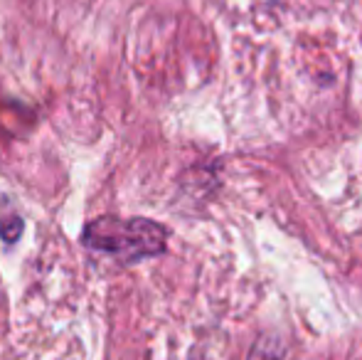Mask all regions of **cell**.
Returning a JSON list of instances; mask_svg holds the SVG:
<instances>
[{
	"mask_svg": "<svg viewBox=\"0 0 362 360\" xmlns=\"http://www.w3.org/2000/svg\"><path fill=\"white\" fill-rule=\"evenodd\" d=\"M23 235V220L20 217H8V220L0 222V237H3L8 245H15Z\"/></svg>",
	"mask_w": 362,
	"mask_h": 360,
	"instance_id": "3957f363",
	"label": "cell"
},
{
	"mask_svg": "<svg viewBox=\"0 0 362 360\" xmlns=\"http://www.w3.org/2000/svg\"><path fill=\"white\" fill-rule=\"evenodd\" d=\"M249 360H284V343L279 341V336H262L254 343Z\"/></svg>",
	"mask_w": 362,
	"mask_h": 360,
	"instance_id": "7a4b0ae2",
	"label": "cell"
},
{
	"mask_svg": "<svg viewBox=\"0 0 362 360\" xmlns=\"http://www.w3.org/2000/svg\"><path fill=\"white\" fill-rule=\"evenodd\" d=\"M81 245L114 257L121 265H136L168 250V230L148 217H96L81 230Z\"/></svg>",
	"mask_w": 362,
	"mask_h": 360,
	"instance_id": "6da1fadb",
	"label": "cell"
}]
</instances>
